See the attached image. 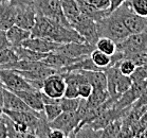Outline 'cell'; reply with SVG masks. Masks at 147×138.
<instances>
[{
    "label": "cell",
    "mask_w": 147,
    "mask_h": 138,
    "mask_svg": "<svg viewBox=\"0 0 147 138\" xmlns=\"http://www.w3.org/2000/svg\"><path fill=\"white\" fill-rule=\"evenodd\" d=\"M31 36L45 37L58 44L86 43L85 38L72 27L51 20L50 18L36 13L35 24L31 30Z\"/></svg>",
    "instance_id": "cell-1"
},
{
    "label": "cell",
    "mask_w": 147,
    "mask_h": 138,
    "mask_svg": "<svg viewBox=\"0 0 147 138\" xmlns=\"http://www.w3.org/2000/svg\"><path fill=\"white\" fill-rule=\"evenodd\" d=\"M96 27L100 37L111 38L117 44L124 41L126 37L130 35L123 21L121 20V18L114 12L97 20Z\"/></svg>",
    "instance_id": "cell-2"
},
{
    "label": "cell",
    "mask_w": 147,
    "mask_h": 138,
    "mask_svg": "<svg viewBox=\"0 0 147 138\" xmlns=\"http://www.w3.org/2000/svg\"><path fill=\"white\" fill-rule=\"evenodd\" d=\"M106 75H107V90L110 94V98H112L117 102L121 96L131 87L132 79L129 75H124L115 65L107 68Z\"/></svg>",
    "instance_id": "cell-3"
},
{
    "label": "cell",
    "mask_w": 147,
    "mask_h": 138,
    "mask_svg": "<svg viewBox=\"0 0 147 138\" xmlns=\"http://www.w3.org/2000/svg\"><path fill=\"white\" fill-rule=\"evenodd\" d=\"M113 12L120 17L130 34L142 33L147 29L146 17L140 16L137 13H134L126 0Z\"/></svg>",
    "instance_id": "cell-4"
},
{
    "label": "cell",
    "mask_w": 147,
    "mask_h": 138,
    "mask_svg": "<svg viewBox=\"0 0 147 138\" xmlns=\"http://www.w3.org/2000/svg\"><path fill=\"white\" fill-rule=\"evenodd\" d=\"M34 7L37 14L44 15L50 18L51 20L60 24L71 27L70 22L68 21L63 12L59 0H36L34 3Z\"/></svg>",
    "instance_id": "cell-5"
},
{
    "label": "cell",
    "mask_w": 147,
    "mask_h": 138,
    "mask_svg": "<svg viewBox=\"0 0 147 138\" xmlns=\"http://www.w3.org/2000/svg\"><path fill=\"white\" fill-rule=\"evenodd\" d=\"M71 27L75 29L85 38L86 43L95 46L97 39L100 38L97 32L96 21L91 17L80 13V15L71 24Z\"/></svg>",
    "instance_id": "cell-6"
},
{
    "label": "cell",
    "mask_w": 147,
    "mask_h": 138,
    "mask_svg": "<svg viewBox=\"0 0 147 138\" xmlns=\"http://www.w3.org/2000/svg\"><path fill=\"white\" fill-rule=\"evenodd\" d=\"M0 80L5 88L12 91L36 89L24 79L21 74L13 69L0 68Z\"/></svg>",
    "instance_id": "cell-7"
},
{
    "label": "cell",
    "mask_w": 147,
    "mask_h": 138,
    "mask_svg": "<svg viewBox=\"0 0 147 138\" xmlns=\"http://www.w3.org/2000/svg\"><path fill=\"white\" fill-rule=\"evenodd\" d=\"M82 120H83V118L77 113V111H63L56 119L49 122V125L51 128L63 131L66 135V137H69V135L75 130V128L80 124Z\"/></svg>",
    "instance_id": "cell-8"
},
{
    "label": "cell",
    "mask_w": 147,
    "mask_h": 138,
    "mask_svg": "<svg viewBox=\"0 0 147 138\" xmlns=\"http://www.w3.org/2000/svg\"><path fill=\"white\" fill-rule=\"evenodd\" d=\"M67 83L65 81V77L63 73L56 72L49 75L44 81V86L41 91L44 94H48L49 97L60 99L64 97L65 90H66Z\"/></svg>",
    "instance_id": "cell-9"
},
{
    "label": "cell",
    "mask_w": 147,
    "mask_h": 138,
    "mask_svg": "<svg viewBox=\"0 0 147 138\" xmlns=\"http://www.w3.org/2000/svg\"><path fill=\"white\" fill-rule=\"evenodd\" d=\"M146 87H147V80H145V81L132 82L131 87L125 94H123L121 96L120 99L114 103L113 107L119 108V109H123V108H127L132 106V104L137 101L138 98L140 97L141 94L145 90Z\"/></svg>",
    "instance_id": "cell-10"
},
{
    "label": "cell",
    "mask_w": 147,
    "mask_h": 138,
    "mask_svg": "<svg viewBox=\"0 0 147 138\" xmlns=\"http://www.w3.org/2000/svg\"><path fill=\"white\" fill-rule=\"evenodd\" d=\"M95 49V46L88 43H67L60 44L56 48V52L71 57V58H80L85 55H90Z\"/></svg>",
    "instance_id": "cell-11"
},
{
    "label": "cell",
    "mask_w": 147,
    "mask_h": 138,
    "mask_svg": "<svg viewBox=\"0 0 147 138\" xmlns=\"http://www.w3.org/2000/svg\"><path fill=\"white\" fill-rule=\"evenodd\" d=\"M60 44H58L56 41H53L51 39L45 38V37L31 36L28 39H26L21 44V46L29 48L31 50L36 51V52H40V53H50V52L56 50V48Z\"/></svg>",
    "instance_id": "cell-12"
},
{
    "label": "cell",
    "mask_w": 147,
    "mask_h": 138,
    "mask_svg": "<svg viewBox=\"0 0 147 138\" xmlns=\"http://www.w3.org/2000/svg\"><path fill=\"white\" fill-rule=\"evenodd\" d=\"M36 19V10L33 5L29 7H16L15 24L26 30H32Z\"/></svg>",
    "instance_id": "cell-13"
},
{
    "label": "cell",
    "mask_w": 147,
    "mask_h": 138,
    "mask_svg": "<svg viewBox=\"0 0 147 138\" xmlns=\"http://www.w3.org/2000/svg\"><path fill=\"white\" fill-rule=\"evenodd\" d=\"M2 108L11 109V111H31L32 108L21 98L16 94L14 91L4 87L3 89V100H2Z\"/></svg>",
    "instance_id": "cell-14"
},
{
    "label": "cell",
    "mask_w": 147,
    "mask_h": 138,
    "mask_svg": "<svg viewBox=\"0 0 147 138\" xmlns=\"http://www.w3.org/2000/svg\"><path fill=\"white\" fill-rule=\"evenodd\" d=\"M18 94L24 102L28 104L33 111H42L45 107V103L42 100L41 90L39 89H28V90H18L14 91Z\"/></svg>",
    "instance_id": "cell-15"
},
{
    "label": "cell",
    "mask_w": 147,
    "mask_h": 138,
    "mask_svg": "<svg viewBox=\"0 0 147 138\" xmlns=\"http://www.w3.org/2000/svg\"><path fill=\"white\" fill-rule=\"evenodd\" d=\"M86 56V55H85ZM84 57V56H83ZM82 58V57H80ZM80 58H71V57L67 56V55H64L61 53H58L56 51H53V52H50V53L47 54V56L44 57L41 62L44 63L46 66L51 68H54V69H57L59 71V69L64 67H67L69 65H72L75 62L80 61Z\"/></svg>",
    "instance_id": "cell-16"
},
{
    "label": "cell",
    "mask_w": 147,
    "mask_h": 138,
    "mask_svg": "<svg viewBox=\"0 0 147 138\" xmlns=\"http://www.w3.org/2000/svg\"><path fill=\"white\" fill-rule=\"evenodd\" d=\"M16 7L11 2L0 3V30L7 31L15 24Z\"/></svg>",
    "instance_id": "cell-17"
},
{
    "label": "cell",
    "mask_w": 147,
    "mask_h": 138,
    "mask_svg": "<svg viewBox=\"0 0 147 138\" xmlns=\"http://www.w3.org/2000/svg\"><path fill=\"white\" fill-rule=\"evenodd\" d=\"M7 36L12 47H18L21 46L26 39L31 37V31L26 30L17 24H13L10 29L7 30Z\"/></svg>",
    "instance_id": "cell-18"
},
{
    "label": "cell",
    "mask_w": 147,
    "mask_h": 138,
    "mask_svg": "<svg viewBox=\"0 0 147 138\" xmlns=\"http://www.w3.org/2000/svg\"><path fill=\"white\" fill-rule=\"evenodd\" d=\"M87 79L88 83H90L93 88L107 89V75L106 71L98 70H82Z\"/></svg>",
    "instance_id": "cell-19"
},
{
    "label": "cell",
    "mask_w": 147,
    "mask_h": 138,
    "mask_svg": "<svg viewBox=\"0 0 147 138\" xmlns=\"http://www.w3.org/2000/svg\"><path fill=\"white\" fill-rule=\"evenodd\" d=\"M59 1L65 16L71 24L82 13L76 0H59Z\"/></svg>",
    "instance_id": "cell-20"
},
{
    "label": "cell",
    "mask_w": 147,
    "mask_h": 138,
    "mask_svg": "<svg viewBox=\"0 0 147 138\" xmlns=\"http://www.w3.org/2000/svg\"><path fill=\"white\" fill-rule=\"evenodd\" d=\"M110 94L107 89H100V88H93V90L87 99V105L89 108L97 107L106 102L109 99Z\"/></svg>",
    "instance_id": "cell-21"
},
{
    "label": "cell",
    "mask_w": 147,
    "mask_h": 138,
    "mask_svg": "<svg viewBox=\"0 0 147 138\" xmlns=\"http://www.w3.org/2000/svg\"><path fill=\"white\" fill-rule=\"evenodd\" d=\"M14 50L16 51L19 60H28V61H41L44 57L47 56L48 53H40L34 50H31L29 48H26L24 46L13 47Z\"/></svg>",
    "instance_id": "cell-22"
},
{
    "label": "cell",
    "mask_w": 147,
    "mask_h": 138,
    "mask_svg": "<svg viewBox=\"0 0 147 138\" xmlns=\"http://www.w3.org/2000/svg\"><path fill=\"white\" fill-rule=\"evenodd\" d=\"M90 57L92 62L96 65L98 68H102L104 70H107V68L111 67V56L104 53L102 51L97 50L96 48L90 53Z\"/></svg>",
    "instance_id": "cell-23"
},
{
    "label": "cell",
    "mask_w": 147,
    "mask_h": 138,
    "mask_svg": "<svg viewBox=\"0 0 147 138\" xmlns=\"http://www.w3.org/2000/svg\"><path fill=\"white\" fill-rule=\"evenodd\" d=\"M95 48L97 50L112 56L117 51V43L108 37H100L95 44Z\"/></svg>",
    "instance_id": "cell-24"
},
{
    "label": "cell",
    "mask_w": 147,
    "mask_h": 138,
    "mask_svg": "<svg viewBox=\"0 0 147 138\" xmlns=\"http://www.w3.org/2000/svg\"><path fill=\"white\" fill-rule=\"evenodd\" d=\"M123 118L117 119L114 121L110 122L109 124L102 130V136L100 137H117L120 134L122 126H123Z\"/></svg>",
    "instance_id": "cell-25"
},
{
    "label": "cell",
    "mask_w": 147,
    "mask_h": 138,
    "mask_svg": "<svg viewBox=\"0 0 147 138\" xmlns=\"http://www.w3.org/2000/svg\"><path fill=\"white\" fill-rule=\"evenodd\" d=\"M82 98H60V106L63 111H76L82 103Z\"/></svg>",
    "instance_id": "cell-26"
},
{
    "label": "cell",
    "mask_w": 147,
    "mask_h": 138,
    "mask_svg": "<svg viewBox=\"0 0 147 138\" xmlns=\"http://www.w3.org/2000/svg\"><path fill=\"white\" fill-rule=\"evenodd\" d=\"M18 60H19V57L13 47H7L0 50V66L7 65L9 63H13Z\"/></svg>",
    "instance_id": "cell-27"
},
{
    "label": "cell",
    "mask_w": 147,
    "mask_h": 138,
    "mask_svg": "<svg viewBox=\"0 0 147 138\" xmlns=\"http://www.w3.org/2000/svg\"><path fill=\"white\" fill-rule=\"evenodd\" d=\"M44 113L46 115V118L48 121H53L54 119H56L61 113H63V108L60 106L59 103H52V104H45Z\"/></svg>",
    "instance_id": "cell-28"
},
{
    "label": "cell",
    "mask_w": 147,
    "mask_h": 138,
    "mask_svg": "<svg viewBox=\"0 0 147 138\" xmlns=\"http://www.w3.org/2000/svg\"><path fill=\"white\" fill-rule=\"evenodd\" d=\"M117 66L120 71L124 75H129L130 77L131 74L134 73L136 68H137V65L130 58H124V60H121L120 62H117V64H114Z\"/></svg>",
    "instance_id": "cell-29"
},
{
    "label": "cell",
    "mask_w": 147,
    "mask_h": 138,
    "mask_svg": "<svg viewBox=\"0 0 147 138\" xmlns=\"http://www.w3.org/2000/svg\"><path fill=\"white\" fill-rule=\"evenodd\" d=\"M134 13L147 17V0H126Z\"/></svg>",
    "instance_id": "cell-30"
},
{
    "label": "cell",
    "mask_w": 147,
    "mask_h": 138,
    "mask_svg": "<svg viewBox=\"0 0 147 138\" xmlns=\"http://www.w3.org/2000/svg\"><path fill=\"white\" fill-rule=\"evenodd\" d=\"M130 77L132 79V82L145 81V80H147V63L146 64L140 65V66H137L136 70L130 75Z\"/></svg>",
    "instance_id": "cell-31"
},
{
    "label": "cell",
    "mask_w": 147,
    "mask_h": 138,
    "mask_svg": "<svg viewBox=\"0 0 147 138\" xmlns=\"http://www.w3.org/2000/svg\"><path fill=\"white\" fill-rule=\"evenodd\" d=\"M86 2L94 7L95 9H97V10L108 11L109 12L110 0H86Z\"/></svg>",
    "instance_id": "cell-32"
},
{
    "label": "cell",
    "mask_w": 147,
    "mask_h": 138,
    "mask_svg": "<svg viewBox=\"0 0 147 138\" xmlns=\"http://www.w3.org/2000/svg\"><path fill=\"white\" fill-rule=\"evenodd\" d=\"M92 90H93V87L89 83H83L78 85V94H80V98L82 99H88Z\"/></svg>",
    "instance_id": "cell-33"
},
{
    "label": "cell",
    "mask_w": 147,
    "mask_h": 138,
    "mask_svg": "<svg viewBox=\"0 0 147 138\" xmlns=\"http://www.w3.org/2000/svg\"><path fill=\"white\" fill-rule=\"evenodd\" d=\"M64 97L80 98V94H78V85L68 83L67 86H66V90H65Z\"/></svg>",
    "instance_id": "cell-34"
},
{
    "label": "cell",
    "mask_w": 147,
    "mask_h": 138,
    "mask_svg": "<svg viewBox=\"0 0 147 138\" xmlns=\"http://www.w3.org/2000/svg\"><path fill=\"white\" fill-rule=\"evenodd\" d=\"M7 47H12V45L10 44V41L7 39V31L0 30V50Z\"/></svg>",
    "instance_id": "cell-35"
},
{
    "label": "cell",
    "mask_w": 147,
    "mask_h": 138,
    "mask_svg": "<svg viewBox=\"0 0 147 138\" xmlns=\"http://www.w3.org/2000/svg\"><path fill=\"white\" fill-rule=\"evenodd\" d=\"M144 105H147V87L145 88V90L141 94L140 97L138 98L137 101L132 104V106L138 107V106H144Z\"/></svg>",
    "instance_id": "cell-36"
},
{
    "label": "cell",
    "mask_w": 147,
    "mask_h": 138,
    "mask_svg": "<svg viewBox=\"0 0 147 138\" xmlns=\"http://www.w3.org/2000/svg\"><path fill=\"white\" fill-rule=\"evenodd\" d=\"M36 0H11L10 2L15 7H29V5H33Z\"/></svg>",
    "instance_id": "cell-37"
},
{
    "label": "cell",
    "mask_w": 147,
    "mask_h": 138,
    "mask_svg": "<svg viewBox=\"0 0 147 138\" xmlns=\"http://www.w3.org/2000/svg\"><path fill=\"white\" fill-rule=\"evenodd\" d=\"M66 135L63 131L60 130H55V128H52L49 134V138H65Z\"/></svg>",
    "instance_id": "cell-38"
},
{
    "label": "cell",
    "mask_w": 147,
    "mask_h": 138,
    "mask_svg": "<svg viewBox=\"0 0 147 138\" xmlns=\"http://www.w3.org/2000/svg\"><path fill=\"white\" fill-rule=\"evenodd\" d=\"M125 0H110V7H109V14L112 13L115 9L120 7Z\"/></svg>",
    "instance_id": "cell-39"
},
{
    "label": "cell",
    "mask_w": 147,
    "mask_h": 138,
    "mask_svg": "<svg viewBox=\"0 0 147 138\" xmlns=\"http://www.w3.org/2000/svg\"><path fill=\"white\" fill-rule=\"evenodd\" d=\"M7 125H5L3 120H1L0 121V138H7Z\"/></svg>",
    "instance_id": "cell-40"
},
{
    "label": "cell",
    "mask_w": 147,
    "mask_h": 138,
    "mask_svg": "<svg viewBox=\"0 0 147 138\" xmlns=\"http://www.w3.org/2000/svg\"><path fill=\"white\" fill-rule=\"evenodd\" d=\"M3 89H4V86L2 84V82L0 80V105L2 106V100H3Z\"/></svg>",
    "instance_id": "cell-41"
},
{
    "label": "cell",
    "mask_w": 147,
    "mask_h": 138,
    "mask_svg": "<svg viewBox=\"0 0 147 138\" xmlns=\"http://www.w3.org/2000/svg\"><path fill=\"white\" fill-rule=\"evenodd\" d=\"M2 116H3V111H2V106L0 105V121L2 120Z\"/></svg>",
    "instance_id": "cell-42"
},
{
    "label": "cell",
    "mask_w": 147,
    "mask_h": 138,
    "mask_svg": "<svg viewBox=\"0 0 147 138\" xmlns=\"http://www.w3.org/2000/svg\"><path fill=\"white\" fill-rule=\"evenodd\" d=\"M11 0H0V3H3V2H10Z\"/></svg>",
    "instance_id": "cell-43"
},
{
    "label": "cell",
    "mask_w": 147,
    "mask_h": 138,
    "mask_svg": "<svg viewBox=\"0 0 147 138\" xmlns=\"http://www.w3.org/2000/svg\"><path fill=\"white\" fill-rule=\"evenodd\" d=\"M146 19H147V17H146Z\"/></svg>",
    "instance_id": "cell-44"
}]
</instances>
